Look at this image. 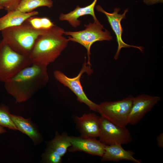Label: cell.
Returning <instances> with one entry per match:
<instances>
[{
  "instance_id": "6da1fadb",
  "label": "cell",
  "mask_w": 163,
  "mask_h": 163,
  "mask_svg": "<svg viewBox=\"0 0 163 163\" xmlns=\"http://www.w3.org/2000/svg\"><path fill=\"white\" fill-rule=\"evenodd\" d=\"M49 80L47 67L32 63L5 82L4 87L17 102L21 103L45 86Z\"/></svg>"
},
{
  "instance_id": "7a4b0ae2",
  "label": "cell",
  "mask_w": 163,
  "mask_h": 163,
  "mask_svg": "<svg viewBox=\"0 0 163 163\" xmlns=\"http://www.w3.org/2000/svg\"><path fill=\"white\" fill-rule=\"evenodd\" d=\"M65 31L55 25L39 35L29 56L32 63L47 67L54 62L69 41L63 36Z\"/></svg>"
},
{
  "instance_id": "3957f363",
  "label": "cell",
  "mask_w": 163,
  "mask_h": 163,
  "mask_svg": "<svg viewBox=\"0 0 163 163\" xmlns=\"http://www.w3.org/2000/svg\"><path fill=\"white\" fill-rule=\"evenodd\" d=\"M46 30L36 29L26 21L2 30V40L16 52L29 56L36 40Z\"/></svg>"
},
{
  "instance_id": "277c9868",
  "label": "cell",
  "mask_w": 163,
  "mask_h": 163,
  "mask_svg": "<svg viewBox=\"0 0 163 163\" xmlns=\"http://www.w3.org/2000/svg\"><path fill=\"white\" fill-rule=\"evenodd\" d=\"M32 64L28 56L16 52L0 41V81L6 82Z\"/></svg>"
},
{
  "instance_id": "5b68a950",
  "label": "cell",
  "mask_w": 163,
  "mask_h": 163,
  "mask_svg": "<svg viewBox=\"0 0 163 163\" xmlns=\"http://www.w3.org/2000/svg\"><path fill=\"white\" fill-rule=\"evenodd\" d=\"M134 97L129 95L120 100L106 101L98 104L97 112L113 123L125 127L129 124V117Z\"/></svg>"
},
{
  "instance_id": "8992f818",
  "label": "cell",
  "mask_w": 163,
  "mask_h": 163,
  "mask_svg": "<svg viewBox=\"0 0 163 163\" xmlns=\"http://www.w3.org/2000/svg\"><path fill=\"white\" fill-rule=\"evenodd\" d=\"M85 29L77 31H65L64 34L69 35V41L77 42L84 46L87 50L88 60V65L90 66V48L92 44L97 41L110 40L112 39L110 32L107 30L104 31V28L100 22H94L85 25Z\"/></svg>"
},
{
  "instance_id": "52a82bcc",
  "label": "cell",
  "mask_w": 163,
  "mask_h": 163,
  "mask_svg": "<svg viewBox=\"0 0 163 163\" xmlns=\"http://www.w3.org/2000/svg\"><path fill=\"white\" fill-rule=\"evenodd\" d=\"M85 72L89 74H91L92 72L90 66L87 64L85 60L79 73L75 77L72 78L69 77L58 70L54 71L53 75L56 80L68 88L75 94L78 101L87 105L90 110L97 112L98 104L94 103L87 97L81 84V77Z\"/></svg>"
},
{
  "instance_id": "ba28073f",
  "label": "cell",
  "mask_w": 163,
  "mask_h": 163,
  "mask_svg": "<svg viewBox=\"0 0 163 163\" xmlns=\"http://www.w3.org/2000/svg\"><path fill=\"white\" fill-rule=\"evenodd\" d=\"M99 140L105 145L127 144L132 141L130 133L126 126L116 125L101 117Z\"/></svg>"
},
{
  "instance_id": "9c48e42d",
  "label": "cell",
  "mask_w": 163,
  "mask_h": 163,
  "mask_svg": "<svg viewBox=\"0 0 163 163\" xmlns=\"http://www.w3.org/2000/svg\"><path fill=\"white\" fill-rule=\"evenodd\" d=\"M158 96L142 94L134 97L129 117V124H137L160 100Z\"/></svg>"
},
{
  "instance_id": "30bf717a",
  "label": "cell",
  "mask_w": 163,
  "mask_h": 163,
  "mask_svg": "<svg viewBox=\"0 0 163 163\" xmlns=\"http://www.w3.org/2000/svg\"><path fill=\"white\" fill-rule=\"evenodd\" d=\"M96 8L98 11L102 12L106 15L108 22L116 35L118 47L117 51L114 56V58L115 60H117L118 58L120 50L122 48L134 47L139 49L142 52L143 51V48L142 47L128 44L124 42L122 38L123 29L121 26L120 22L122 19L126 18V14L128 11V9L125 10L123 13L121 14H118L120 8H115L113 12L112 13L106 11L99 5L96 6Z\"/></svg>"
},
{
  "instance_id": "8fae6325",
  "label": "cell",
  "mask_w": 163,
  "mask_h": 163,
  "mask_svg": "<svg viewBox=\"0 0 163 163\" xmlns=\"http://www.w3.org/2000/svg\"><path fill=\"white\" fill-rule=\"evenodd\" d=\"M71 146L68 149L70 152H83L91 155L101 157L105 145L96 138L70 136Z\"/></svg>"
},
{
  "instance_id": "7c38bea8",
  "label": "cell",
  "mask_w": 163,
  "mask_h": 163,
  "mask_svg": "<svg viewBox=\"0 0 163 163\" xmlns=\"http://www.w3.org/2000/svg\"><path fill=\"white\" fill-rule=\"evenodd\" d=\"M74 120L81 136L98 137L100 132L101 117L94 113H84L81 117L74 116Z\"/></svg>"
},
{
  "instance_id": "4fadbf2b",
  "label": "cell",
  "mask_w": 163,
  "mask_h": 163,
  "mask_svg": "<svg viewBox=\"0 0 163 163\" xmlns=\"http://www.w3.org/2000/svg\"><path fill=\"white\" fill-rule=\"evenodd\" d=\"M135 154L134 152L131 150L124 149L120 144L106 145L104 153L101 157V160L114 162L126 160L135 163H141L140 160L134 157Z\"/></svg>"
},
{
  "instance_id": "5bb4252c",
  "label": "cell",
  "mask_w": 163,
  "mask_h": 163,
  "mask_svg": "<svg viewBox=\"0 0 163 163\" xmlns=\"http://www.w3.org/2000/svg\"><path fill=\"white\" fill-rule=\"evenodd\" d=\"M97 0H94L89 5L83 7L77 6L75 9L70 12L64 14L61 13L59 17L61 21H67L73 27L76 28L79 26L80 21L78 19L80 17L86 15H90L93 18L94 21L98 22L95 14L94 8Z\"/></svg>"
},
{
  "instance_id": "9a60e30c",
  "label": "cell",
  "mask_w": 163,
  "mask_h": 163,
  "mask_svg": "<svg viewBox=\"0 0 163 163\" xmlns=\"http://www.w3.org/2000/svg\"><path fill=\"white\" fill-rule=\"evenodd\" d=\"M37 11L25 13L17 10L8 12L0 18V31L10 27L20 25L31 17L38 14Z\"/></svg>"
},
{
  "instance_id": "2e32d148",
  "label": "cell",
  "mask_w": 163,
  "mask_h": 163,
  "mask_svg": "<svg viewBox=\"0 0 163 163\" xmlns=\"http://www.w3.org/2000/svg\"><path fill=\"white\" fill-rule=\"evenodd\" d=\"M11 116L18 129L28 136L35 144H38L42 140L40 133L30 119H26L12 114Z\"/></svg>"
},
{
  "instance_id": "e0dca14e",
  "label": "cell",
  "mask_w": 163,
  "mask_h": 163,
  "mask_svg": "<svg viewBox=\"0 0 163 163\" xmlns=\"http://www.w3.org/2000/svg\"><path fill=\"white\" fill-rule=\"evenodd\" d=\"M71 146L70 137L67 133L64 132L60 134L57 131L56 132L54 138L47 144L48 147L56 151L62 157Z\"/></svg>"
},
{
  "instance_id": "ac0fdd59",
  "label": "cell",
  "mask_w": 163,
  "mask_h": 163,
  "mask_svg": "<svg viewBox=\"0 0 163 163\" xmlns=\"http://www.w3.org/2000/svg\"><path fill=\"white\" fill-rule=\"evenodd\" d=\"M53 5L52 0H22L16 10L27 13L32 11L39 7L44 6L50 8Z\"/></svg>"
},
{
  "instance_id": "d6986e66",
  "label": "cell",
  "mask_w": 163,
  "mask_h": 163,
  "mask_svg": "<svg viewBox=\"0 0 163 163\" xmlns=\"http://www.w3.org/2000/svg\"><path fill=\"white\" fill-rule=\"evenodd\" d=\"M0 126L14 130H18L12 120L8 107L3 104L0 105Z\"/></svg>"
},
{
  "instance_id": "ffe728a7",
  "label": "cell",
  "mask_w": 163,
  "mask_h": 163,
  "mask_svg": "<svg viewBox=\"0 0 163 163\" xmlns=\"http://www.w3.org/2000/svg\"><path fill=\"white\" fill-rule=\"evenodd\" d=\"M26 21L33 28L37 29L47 30L55 26L51 21L46 17L33 16Z\"/></svg>"
},
{
  "instance_id": "44dd1931",
  "label": "cell",
  "mask_w": 163,
  "mask_h": 163,
  "mask_svg": "<svg viewBox=\"0 0 163 163\" xmlns=\"http://www.w3.org/2000/svg\"><path fill=\"white\" fill-rule=\"evenodd\" d=\"M62 157L56 151L47 147L42 155V161L47 163H60Z\"/></svg>"
},
{
  "instance_id": "7402d4cb",
  "label": "cell",
  "mask_w": 163,
  "mask_h": 163,
  "mask_svg": "<svg viewBox=\"0 0 163 163\" xmlns=\"http://www.w3.org/2000/svg\"><path fill=\"white\" fill-rule=\"evenodd\" d=\"M22 0H0V5L7 12L16 9Z\"/></svg>"
},
{
  "instance_id": "603a6c76",
  "label": "cell",
  "mask_w": 163,
  "mask_h": 163,
  "mask_svg": "<svg viewBox=\"0 0 163 163\" xmlns=\"http://www.w3.org/2000/svg\"><path fill=\"white\" fill-rule=\"evenodd\" d=\"M157 145L159 148L163 147V133H161L157 137Z\"/></svg>"
},
{
  "instance_id": "cb8c5ba5",
  "label": "cell",
  "mask_w": 163,
  "mask_h": 163,
  "mask_svg": "<svg viewBox=\"0 0 163 163\" xmlns=\"http://www.w3.org/2000/svg\"><path fill=\"white\" fill-rule=\"evenodd\" d=\"M144 2L148 5H152L159 2H162L163 0H144Z\"/></svg>"
},
{
  "instance_id": "d4e9b609",
  "label": "cell",
  "mask_w": 163,
  "mask_h": 163,
  "mask_svg": "<svg viewBox=\"0 0 163 163\" xmlns=\"http://www.w3.org/2000/svg\"><path fill=\"white\" fill-rule=\"evenodd\" d=\"M6 132V130L4 127L0 126V134H2Z\"/></svg>"
},
{
  "instance_id": "484cf974",
  "label": "cell",
  "mask_w": 163,
  "mask_h": 163,
  "mask_svg": "<svg viewBox=\"0 0 163 163\" xmlns=\"http://www.w3.org/2000/svg\"><path fill=\"white\" fill-rule=\"evenodd\" d=\"M4 9L3 8L2 6H1L0 5V10L2 9Z\"/></svg>"
}]
</instances>
